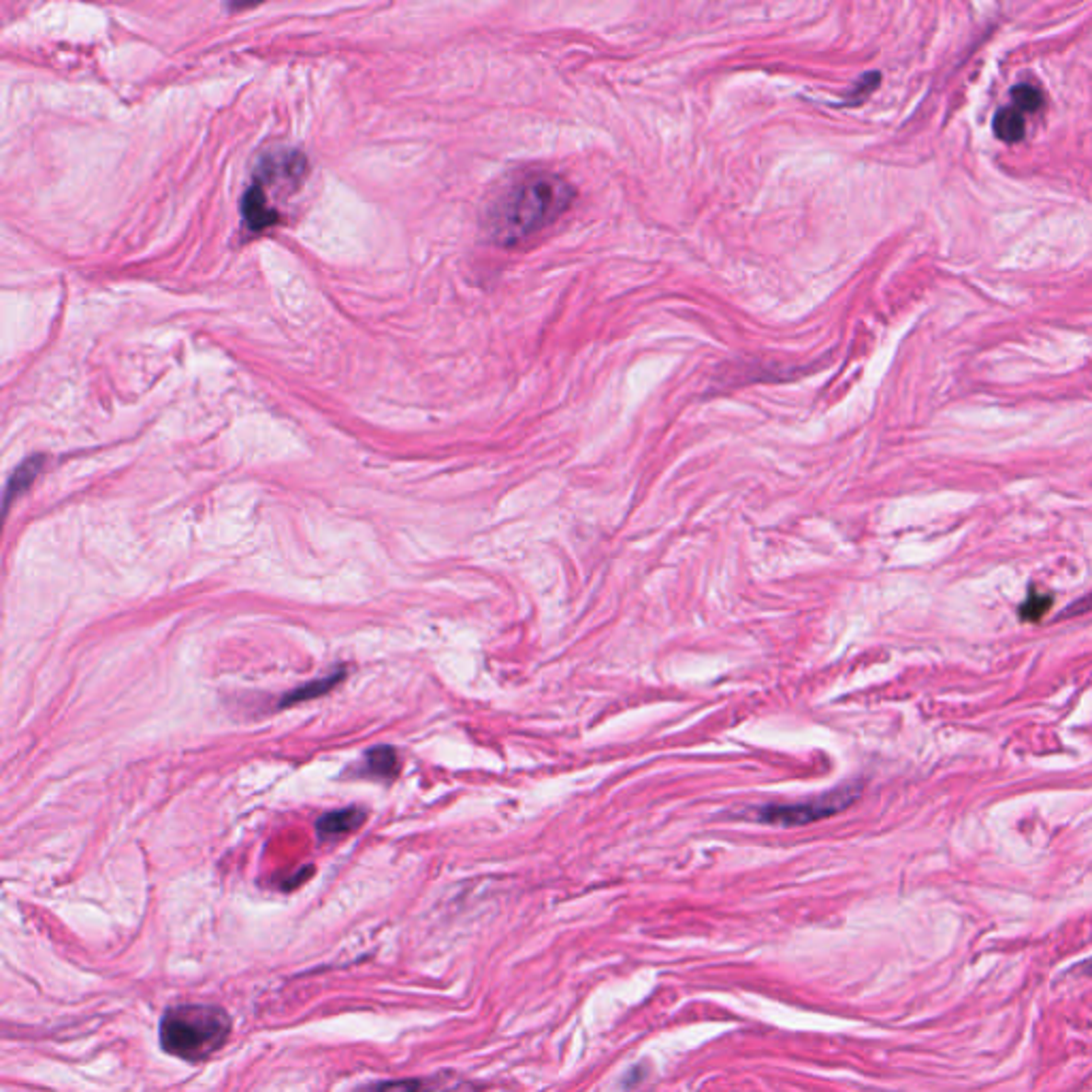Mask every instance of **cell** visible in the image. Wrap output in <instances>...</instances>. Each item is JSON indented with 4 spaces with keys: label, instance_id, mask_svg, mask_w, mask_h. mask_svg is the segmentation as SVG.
I'll list each match as a JSON object with an SVG mask.
<instances>
[{
    "label": "cell",
    "instance_id": "obj_1",
    "mask_svg": "<svg viewBox=\"0 0 1092 1092\" xmlns=\"http://www.w3.org/2000/svg\"><path fill=\"white\" fill-rule=\"evenodd\" d=\"M574 199L576 189L559 173H523L487 205V236L498 246H519L557 223L570 210Z\"/></svg>",
    "mask_w": 1092,
    "mask_h": 1092
},
{
    "label": "cell",
    "instance_id": "obj_2",
    "mask_svg": "<svg viewBox=\"0 0 1092 1092\" xmlns=\"http://www.w3.org/2000/svg\"><path fill=\"white\" fill-rule=\"evenodd\" d=\"M233 1022L216 1005H178L160 1017V1045L167 1054L199 1063L210 1058L229 1040Z\"/></svg>",
    "mask_w": 1092,
    "mask_h": 1092
},
{
    "label": "cell",
    "instance_id": "obj_3",
    "mask_svg": "<svg viewBox=\"0 0 1092 1092\" xmlns=\"http://www.w3.org/2000/svg\"><path fill=\"white\" fill-rule=\"evenodd\" d=\"M862 794V783H847L815 799L786 802V805H768L758 810V820L775 826H802V823L820 822L852 807Z\"/></svg>",
    "mask_w": 1092,
    "mask_h": 1092
},
{
    "label": "cell",
    "instance_id": "obj_4",
    "mask_svg": "<svg viewBox=\"0 0 1092 1092\" xmlns=\"http://www.w3.org/2000/svg\"><path fill=\"white\" fill-rule=\"evenodd\" d=\"M363 822H365L363 809L351 807V809L333 810V813L323 815L318 820L316 828L323 836H339V834H346V833H352V830H357Z\"/></svg>",
    "mask_w": 1092,
    "mask_h": 1092
},
{
    "label": "cell",
    "instance_id": "obj_5",
    "mask_svg": "<svg viewBox=\"0 0 1092 1092\" xmlns=\"http://www.w3.org/2000/svg\"><path fill=\"white\" fill-rule=\"evenodd\" d=\"M994 135L1005 144H1017L1027 135V122H1024L1022 111L1014 107H1005L998 109L994 116Z\"/></svg>",
    "mask_w": 1092,
    "mask_h": 1092
},
{
    "label": "cell",
    "instance_id": "obj_6",
    "mask_svg": "<svg viewBox=\"0 0 1092 1092\" xmlns=\"http://www.w3.org/2000/svg\"><path fill=\"white\" fill-rule=\"evenodd\" d=\"M341 679H344V670H335L333 674H327V676H323V679H316V681L307 683V685H301L297 689H293L291 694L284 695L282 707L297 705V702H305V700L318 698V695L327 694V692H329V689H333L335 685H338V683Z\"/></svg>",
    "mask_w": 1092,
    "mask_h": 1092
},
{
    "label": "cell",
    "instance_id": "obj_7",
    "mask_svg": "<svg viewBox=\"0 0 1092 1092\" xmlns=\"http://www.w3.org/2000/svg\"><path fill=\"white\" fill-rule=\"evenodd\" d=\"M365 764H367V770H370L372 775L393 776L395 773H397L399 760H397V753H395V749L376 747L365 755Z\"/></svg>",
    "mask_w": 1092,
    "mask_h": 1092
},
{
    "label": "cell",
    "instance_id": "obj_8",
    "mask_svg": "<svg viewBox=\"0 0 1092 1092\" xmlns=\"http://www.w3.org/2000/svg\"><path fill=\"white\" fill-rule=\"evenodd\" d=\"M41 464H43V459H41V457L29 459V461H26V464H22V466L17 467L16 472H13L11 480H9V485H6V504H9V501H11L13 498H16V495L22 493L24 489L29 487L32 480L37 478L39 470H41Z\"/></svg>",
    "mask_w": 1092,
    "mask_h": 1092
},
{
    "label": "cell",
    "instance_id": "obj_9",
    "mask_svg": "<svg viewBox=\"0 0 1092 1092\" xmlns=\"http://www.w3.org/2000/svg\"><path fill=\"white\" fill-rule=\"evenodd\" d=\"M1011 98H1014L1017 111L1035 113L1043 107L1041 90H1037L1035 86H1029V84H1017L1016 88L1011 90Z\"/></svg>",
    "mask_w": 1092,
    "mask_h": 1092
},
{
    "label": "cell",
    "instance_id": "obj_10",
    "mask_svg": "<svg viewBox=\"0 0 1092 1092\" xmlns=\"http://www.w3.org/2000/svg\"><path fill=\"white\" fill-rule=\"evenodd\" d=\"M1050 608H1052V595L1030 592L1029 598L1024 600L1020 606V619L1029 621V623L1041 621L1045 615H1048Z\"/></svg>",
    "mask_w": 1092,
    "mask_h": 1092
},
{
    "label": "cell",
    "instance_id": "obj_11",
    "mask_svg": "<svg viewBox=\"0 0 1092 1092\" xmlns=\"http://www.w3.org/2000/svg\"><path fill=\"white\" fill-rule=\"evenodd\" d=\"M420 1084L414 1080H401V1082H378L370 1086L361 1088L359 1092H417Z\"/></svg>",
    "mask_w": 1092,
    "mask_h": 1092
}]
</instances>
